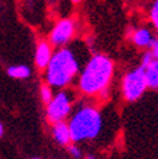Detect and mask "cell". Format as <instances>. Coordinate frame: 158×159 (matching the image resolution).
I'll use <instances>...</instances> for the list:
<instances>
[{
	"instance_id": "cell-3",
	"label": "cell",
	"mask_w": 158,
	"mask_h": 159,
	"mask_svg": "<svg viewBox=\"0 0 158 159\" xmlns=\"http://www.w3.org/2000/svg\"><path fill=\"white\" fill-rule=\"evenodd\" d=\"M67 125L72 141L79 142L97 137L102 125V119L97 109L93 106H83L77 110Z\"/></svg>"
},
{
	"instance_id": "cell-5",
	"label": "cell",
	"mask_w": 158,
	"mask_h": 159,
	"mask_svg": "<svg viewBox=\"0 0 158 159\" xmlns=\"http://www.w3.org/2000/svg\"><path fill=\"white\" fill-rule=\"evenodd\" d=\"M123 96L127 101H136L146 89L145 76H144V67H136L135 70L130 71L123 78L122 83Z\"/></svg>"
},
{
	"instance_id": "cell-15",
	"label": "cell",
	"mask_w": 158,
	"mask_h": 159,
	"mask_svg": "<svg viewBox=\"0 0 158 159\" xmlns=\"http://www.w3.org/2000/svg\"><path fill=\"white\" fill-rule=\"evenodd\" d=\"M153 60H154V58H153L152 53H151V52H146V53L143 56V60H141V65H140V66H141V67H145V66H148Z\"/></svg>"
},
{
	"instance_id": "cell-18",
	"label": "cell",
	"mask_w": 158,
	"mask_h": 159,
	"mask_svg": "<svg viewBox=\"0 0 158 159\" xmlns=\"http://www.w3.org/2000/svg\"><path fill=\"white\" fill-rule=\"evenodd\" d=\"M87 159H96V158L92 157V155H88V157H87Z\"/></svg>"
},
{
	"instance_id": "cell-16",
	"label": "cell",
	"mask_w": 158,
	"mask_h": 159,
	"mask_svg": "<svg viewBox=\"0 0 158 159\" xmlns=\"http://www.w3.org/2000/svg\"><path fill=\"white\" fill-rule=\"evenodd\" d=\"M152 56H153V58L158 61V38L154 39V42L152 44Z\"/></svg>"
},
{
	"instance_id": "cell-13",
	"label": "cell",
	"mask_w": 158,
	"mask_h": 159,
	"mask_svg": "<svg viewBox=\"0 0 158 159\" xmlns=\"http://www.w3.org/2000/svg\"><path fill=\"white\" fill-rule=\"evenodd\" d=\"M151 20H152V22H153L156 30L158 31V0H154V3H153V5H152V9H151Z\"/></svg>"
},
{
	"instance_id": "cell-12",
	"label": "cell",
	"mask_w": 158,
	"mask_h": 159,
	"mask_svg": "<svg viewBox=\"0 0 158 159\" xmlns=\"http://www.w3.org/2000/svg\"><path fill=\"white\" fill-rule=\"evenodd\" d=\"M40 98H42V101L44 102V104H47V105H48L49 102H51V100L53 98L52 88L47 83L40 87Z\"/></svg>"
},
{
	"instance_id": "cell-11",
	"label": "cell",
	"mask_w": 158,
	"mask_h": 159,
	"mask_svg": "<svg viewBox=\"0 0 158 159\" xmlns=\"http://www.w3.org/2000/svg\"><path fill=\"white\" fill-rule=\"evenodd\" d=\"M7 74L11 78L14 79H26L30 76L31 71L27 66L25 65H16V66H9L7 69Z\"/></svg>"
},
{
	"instance_id": "cell-17",
	"label": "cell",
	"mask_w": 158,
	"mask_h": 159,
	"mask_svg": "<svg viewBox=\"0 0 158 159\" xmlns=\"http://www.w3.org/2000/svg\"><path fill=\"white\" fill-rule=\"evenodd\" d=\"M3 133H4V127H3V124L0 123V137L3 136Z\"/></svg>"
},
{
	"instance_id": "cell-14",
	"label": "cell",
	"mask_w": 158,
	"mask_h": 159,
	"mask_svg": "<svg viewBox=\"0 0 158 159\" xmlns=\"http://www.w3.org/2000/svg\"><path fill=\"white\" fill-rule=\"evenodd\" d=\"M69 153L72 154V157L75 158V159H81L82 158V152L77 145H70L69 146Z\"/></svg>"
},
{
	"instance_id": "cell-10",
	"label": "cell",
	"mask_w": 158,
	"mask_h": 159,
	"mask_svg": "<svg viewBox=\"0 0 158 159\" xmlns=\"http://www.w3.org/2000/svg\"><path fill=\"white\" fill-rule=\"evenodd\" d=\"M145 83L149 88H158V61L153 60L148 66L144 67Z\"/></svg>"
},
{
	"instance_id": "cell-6",
	"label": "cell",
	"mask_w": 158,
	"mask_h": 159,
	"mask_svg": "<svg viewBox=\"0 0 158 159\" xmlns=\"http://www.w3.org/2000/svg\"><path fill=\"white\" fill-rule=\"evenodd\" d=\"M75 34V25L74 21L70 18H62L60 20L54 27L52 29L49 34V44L53 47H61L67 44Z\"/></svg>"
},
{
	"instance_id": "cell-9",
	"label": "cell",
	"mask_w": 158,
	"mask_h": 159,
	"mask_svg": "<svg viewBox=\"0 0 158 159\" xmlns=\"http://www.w3.org/2000/svg\"><path fill=\"white\" fill-rule=\"evenodd\" d=\"M132 42L137 47L145 48V47H152L154 39H153L152 33L148 29H137L132 34Z\"/></svg>"
},
{
	"instance_id": "cell-4",
	"label": "cell",
	"mask_w": 158,
	"mask_h": 159,
	"mask_svg": "<svg viewBox=\"0 0 158 159\" xmlns=\"http://www.w3.org/2000/svg\"><path fill=\"white\" fill-rule=\"evenodd\" d=\"M73 97L69 91H61L56 96H53L51 102L47 105V119L48 122L54 124L64 122L72 111Z\"/></svg>"
},
{
	"instance_id": "cell-8",
	"label": "cell",
	"mask_w": 158,
	"mask_h": 159,
	"mask_svg": "<svg viewBox=\"0 0 158 159\" xmlns=\"http://www.w3.org/2000/svg\"><path fill=\"white\" fill-rule=\"evenodd\" d=\"M52 134L53 139L58 142L60 145H69L72 139H70V131L66 122H58L54 123L52 127Z\"/></svg>"
},
{
	"instance_id": "cell-20",
	"label": "cell",
	"mask_w": 158,
	"mask_h": 159,
	"mask_svg": "<svg viewBox=\"0 0 158 159\" xmlns=\"http://www.w3.org/2000/svg\"><path fill=\"white\" fill-rule=\"evenodd\" d=\"M34 159H40V158H34Z\"/></svg>"
},
{
	"instance_id": "cell-19",
	"label": "cell",
	"mask_w": 158,
	"mask_h": 159,
	"mask_svg": "<svg viewBox=\"0 0 158 159\" xmlns=\"http://www.w3.org/2000/svg\"><path fill=\"white\" fill-rule=\"evenodd\" d=\"M72 2H74V3H79V2H82V0H72Z\"/></svg>"
},
{
	"instance_id": "cell-2",
	"label": "cell",
	"mask_w": 158,
	"mask_h": 159,
	"mask_svg": "<svg viewBox=\"0 0 158 159\" xmlns=\"http://www.w3.org/2000/svg\"><path fill=\"white\" fill-rule=\"evenodd\" d=\"M79 71V62L72 48L62 47L52 54L45 69V80L49 87L64 88L72 83Z\"/></svg>"
},
{
	"instance_id": "cell-1",
	"label": "cell",
	"mask_w": 158,
	"mask_h": 159,
	"mask_svg": "<svg viewBox=\"0 0 158 159\" xmlns=\"http://www.w3.org/2000/svg\"><path fill=\"white\" fill-rule=\"evenodd\" d=\"M113 62L105 54H96L88 61L79 78V89L84 94L105 93L113 76Z\"/></svg>"
},
{
	"instance_id": "cell-7",
	"label": "cell",
	"mask_w": 158,
	"mask_h": 159,
	"mask_svg": "<svg viewBox=\"0 0 158 159\" xmlns=\"http://www.w3.org/2000/svg\"><path fill=\"white\" fill-rule=\"evenodd\" d=\"M52 45L45 42V40H40L36 45V51H35V65L39 69H47L48 63L52 58Z\"/></svg>"
}]
</instances>
